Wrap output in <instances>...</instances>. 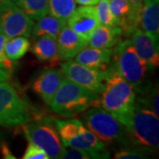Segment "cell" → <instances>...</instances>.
<instances>
[{
	"mask_svg": "<svg viewBox=\"0 0 159 159\" xmlns=\"http://www.w3.org/2000/svg\"><path fill=\"white\" fill-rule=\"evenodd\" d=\"M74 61L89 68L108 71L112 67V49L87 46L74 57Z\"/></svg>",
	"mask_w": 159,
	"mask_h": 159,
	"instance_id": "obj_16",
	"label": "cell"
},
{
	"mask_svg": "<svg viewBox=\"0 0 159 159\" xmlns=\"http://www.w3.org/2000/svg\"><path fill=\"white\" fill-rule=\"evenodd\" d=\"M66 25L83 39L89 41L91 33L100 25L95 6L75 7L66 20Z\"/></svg>",
	"mask_w": 159,
	"mask_h": 159,
	"instance_id": "obj_12",
	"label": "cell"
},
{
	"mask_svg": "<svg viewBox=\"0 0 159 159\" xmlns=\"http://www.w3.org/2000/svg\"><path fill=\"white\" fill-rule=\"evenodd\" d=\"M23 159H49L47 154L37 146L29 142L22 157Z\"/></svg>",
	"mask_w": 159,
	"mask_h": 159,
	"instance_id": "obj_29",
	"label": "cell"
},
{
	"mask_svg": "<svg viewBox=\"0 0 159 159\" xmlns=\"http://www.w3.org/2000/svg\"><path fill=\"white\" fill-rule=\"evenodd\" d=\"M7 39L6 36L0 33V68L11 72L13 68V61L8 58L5 51V43Z\"/></svg>",
	"mask_w": 159,
	"mask_h": 159,
	"instance_id": "obj_28",
	"label": "cell"
},
{
	"mask_svg": "<svg viewBox=\"0 0 159 159\" xmlns=\"http://www.w3.org/2000/svg\"><path fill=\"white\" fill-rule=\"evenodd\" d=\"M33 42L34 43L31 51L39 60L50 62L52 66L60 61L57 53V39L43 36L37 38Z\"/></svg>",
	"mask_w": 159,
	"mask_h": 159,
	"instance_id": "obj_20",
	"label": "cell"
},
{
	"mask_svg": "<svg viewBox=\"0 0 159 159\" xmlns=\"http://www.w3.org/2000/svg\"><path fill=\"white\" fill-rule=\"evenodd\" d=\"M125 125L129 140L145 149H157L159 146L158 116L150 109L135 102L134 108L119 118Z\"/></svg>",
	"mask_w": 159,
	"mask_h": 159,
	"instance_id": "obj_3",
	"label": "cell"
},
{
	"mask_svg": "<svg viewBox=\"0 0 159 159\" xmlns=\"http://www.w3.org/2000/svg\"><path fill=\"white\" fill-rule=\"evenodd\" d=\"M140 27L146 34L158 42L159 0H143Z\"/></svg>",
	"mask_w": 159,
	"mask_h": 159,
	"instance_id": "obj_17",
	"label": "cell"
},
{
	"mask_svg": "<svg viewBox=\"0 0 159 159\" xmlns=\"http://www.w3.org/2000/svg\"><path fill=\"white\" fill-rule=\"evenodd\" d=\"M30 48V42L28 37L16 36L8 38L5 43V51L6 56L11 61H16L28 52Z\"/></svg>",
	"mask_w": 159,
	"mask_h": 159,
	"instance_id": "obj_21",
	"label": "cell"
},
{
	"mask_svg": "<svg viewBox=\"0 0 159 159\" xmlns=\"http://www.w3.org/2000/svg\"><path fill=\"white\" fill-rule=\"evenodd\" d=\"M109 6L123 35L130 37L140 28L142 7L134 6L129 0H109Z\"/></svg>",
	"mask_w": 159,
	"mask_h": 159,
	"instance_id": "obj_11",
	"label": "cell"
},
{
	"mask_svg": "<svg viewBox=\"0 0 159 159\" xmlns=\"http://www.w3.org/2000/svg\"><path fill=\"white\" fill-rule=\"evenodd\" d=\"M21 126L27 140L43 149L49 158L62 157L65 147L55 125L54 118L32 119Z\"/></svg>",
	"mask_w": 159,
	"mask_h": 159,
	"instance_id": "obj_7",
	"label": "cell"
},
{
	"mask_svg": "<svg viewBox=\"0 0 159 159\" xmlns=\"http://www.w3.org/2000/svg\"><path fill=\"white\" fill-rule=\"evenodd\" d=\"M158 86H154L151 89L144 95H142V97H139L135 99V102L142 104L143 106L150 109L153 111L157 116L159 115V107H158Z\"/></svg>",
	"mask_w": 159,
	"mask_h": 159,
	"instance_id": "obj_26",
	"label": "cell"
},
{
	"mask_svg": "<svg viewBox=\"0 0 159 159\" xmlns=\"http://www.w3.org/2000/svg\"><path fill=\"white\" fill-rule=\"evenodd\" d=\"M0 148H1V153L3 155V157L6 159H15L16 157H14V155L11 153V151L10 150V148L8 147V145L5 143V142H2L0 144Z\"/></svg>",
	"mask_w": 159,
	"mask_h": 159,
	"instance_id": "obj_30",
	"label": "cell"
},
{
	"mask_svg": "<svg viewBox=\"0 0 159 159\" xmlns=\"http://www.w3.org/2000/svg\"><path fill=\"white\" fill-rule=\"evenodd\" d=\"M75 7L74 0H49V12L66 22Z\"/></svg>",
	"mask_w": 159,
	"mask_h": 159,
	"instance_id": "obj_24",
	"label": "cell"
},
{
	"mask_svg": "<svg viewBox=\"0 0 159 159\" xmlns=\"http://www.w3.org/2000/svg\"><path fill=\"white\" fill-rule=\"evenodd\" d=\"M123 35L119 27H107L99 25L91 33L88 41V46L107 49L116 45Z\"/></svg>",
	"mask_w": 159,
	"mask_h": 159,
	"instance_id": "obj_18",
	"label": "cell"
},
{
	"mask_svg": "<svg viewBox=\"0 0 159 159\" xmlns=\"http://www.w3.org/2000/svg\"><path fill=\"white\" fill-rule=\"evenodd\" d=\"M0 141H1V139H0Z\"/></svg>",
	"mask_w": 159,
	"mask_h": 159,
	"instance_id": "obj_34",
	"label": "cell"
},
{
	"mask_svg": "<svg viewBox=\"0 0 159 159\" xmlns=\"http://www.w3.org/2000/svg\"><path fill=\"white\" fill-rule=\"evenodd\" d=\"M10 79V72L0 68V82L7 81Z\"/></svg>",
	"mask_w": 159,
	"mask_h": 159,
	"instance_id": "obj_32",
	"label": "cell"
},
{
	"mask_svg": "<svg viewBox=\"0 0 159 159\" xmlns=\"http://www.w3.org/2000/svg\"><path fill=\"white\" fill-rule=\"evenodd\" d=\"M34 20L49 13V0H12Z\"/></svg>",
	"mask_w": 159,
	"mask_h": 159,
	"instance_id": "obj_22",
	"label": "cell"
},
{
	"mask_svg": "<svg viewBox=\"0 0 159 159\" xmlns=\"http://www.w3.org/2000/svg\"><path fill=\"white\" fill-rule=\"evenodd\" d=\"M54 121L64 147L87 150L105 149L104 142L92 133L82 121L77 119H54Z\"/></svg>",
	"mask_w": 159,
	"mask_h": 159,
	"instance_id": "obj_8",
	"label": "cell"
},
{
	"mask_svg": "<svg viewBox=\"0 0 159 159\" xmlns=\"http://www.w3.org/2000/svg\"><path fill=\"white\" fill-rule=\"evenodd\" d=\"M112 50V65L118 74L135 93L144 95L151 89L150 74L154 68L137 55L130 39L120 40Z\"/></svg>",
	"mask_w": 159,
	"mask_h": 159,
	"instance_id": "obj_1",
	"label": "cell"
},
{
	"mask_svg": "<svg viewBox=\"0 0 159 159\" xmlns=\"http://www.w3.org/2000/svg\"><path fill=\"white\" fill-rule=\"evenodd\" d=\"M146 149H123L114 155L115 159H141L147 158L148 154Z\"/></svg>",
	"mask_w": 159,
	"mask_h": 159,
	"instance_id": "obj_27",
	"label": "cell"
},
{
	"mask_svg": "<svg viewBox=\"0 0 159 159\" xmlns=\"http://www.w3.org/2000/svg\"><path fill=\"white\" fill-rule=\"evenodd\" d=\"M34 20L12 0H0V33L7 38L29 37Z\"/></svg>",
	"mask_w": 159,
	"mask_h": 159,
	"instance_id": "obj_9",
	"label": "cell"
},
{
	"mask_svg": "<svg viewBox=\"0 0 159 159\" xmlns=\"http://www.w3.org/2000/svg\"><path fill=\"white\" fill-rule=\"evenodd\" d=\"M84 125L103 142L126 144L128 135L125 125L101 106H91L80 115Z\"/></svg>",
	"mask_w": 159,
	"mask_h": 159,
	"instance_id": "obj_5",
	"label": "cell"
},
{
	"mask_svg": "<svg viewBox=\"0 0 159 159\" xmlns=\"http://www.w3.org/2000/svg\"><path fill=\"white\" fill-rule=\"evenodd\" d=\"M66 23V21H63L49 12L44 16L36 20V22L34 23L30 36L32 37L33 41L43 36L57 39V35Z\"/></svg>",
	"mask_w": 159,
	"mask_h": 159,
	"instance_id": "obj_19",
	"label": "cell"
},
{
	"mask_svg": "<svg viewBox=\"0 0 159 159\" xmlns=\"http://www.w3.org/2000/svg\"><path fill=\"white\" fill-rule=\"evenodd\" d=\"M97 17L101 25L107 27H118V23L109 6V0H99L95 5Z\"/></svg>",
	"mask_w": 159,
	"mask_h": 159,
	"instance_id": "obj_25",
	"label": "cell"
},
{
	"mask_svg": "<svg viewBox=\"0 0 159 159\" xmlns=\"http://www.w3.org/2000/svg\"><path fill=\"white\" fill-rule=\"evenodd\" d=\"M129 1L138 7H142V5H143V0H129Z\"/></svg>",
	"mask_w": 159,
	"mask_h": 159,
	"instance_id": "obj_33",
	"label": "cell"
},
{
	"mask_svg": "<svg viewBox=\"0 0 159 159\" xmlns=\"http://www.w3.org/2000/svg\"><path fill=\"white\" fill-rule=\"evenodd\" d=\"M57 53L60 61L73 59L80 51L88 46V41L80 37L65 24L57 38Z\"/></svg>",
	"mask_w": 159,
	"mask_h": 159,
	"instance_id": "obj_15",
	"label": "cell"
},
{
	"mask_svg": "<svg viewBox=\"0 0 159 159\" xmlns=\"http://www.w3.org/2000/svg\"><path fill=\"white\" fill-rule=\"evenodd\" d=\"M32 107L7 81L0 82V125L16 127L32 120Z\"/></svg>",
	"mask_w": 159,
	"mask_h": 159,
	"instance_id": "obj_6",
	"label": "cell"
},
{
	"mask_svg": "<svg viewBox=\"0 0 159 159\" xmlns=\"http://www.w3.org/2000/svg\"><path fill=\"white\" fill-rule=\"evenodd\" d=\"M131 43L137 55L149 66L156 69L159 66L158 42L150 37L143 30L137 29L130 36Z\"/></svg>",
	"mask_w": 159,
	"mask_h": 159,
	"instance_id": "obj_14",
	"label": "cell"
},
{
	"mask_svg": "<svg viewBox=\"0 0 159 159\" xmlns=\"http://www.w3.org/2000/svg\"><path fill=\"white\" fill-rule=\"evenodd\" d=\"M65 78L61 69H46L36 76L31 84V89L47 105H50Z\"/></svg>",
	"mask_w": 159,
	"mask_h": 159,
	"instance_id": "obj_13",
	"label": "cell"
},
{
	"mask_svg": "<svg viewBox=\"0 0 159 159\" xmlns=\"http://www.w3.org/2000/svg\"><path fill=\"white\" fill-rule=\"evenodd\" d=\"M136 93L132 86L113 67L101 94L100 106L119 119L133 111Z\"/></svg>",
	"mask_w": 159,
	"mask_h": 159,
	"instance_id": "obj_4",
	"label": "cell"
},
{
	"mask_svg": "<svg viewBox=\"0 0 159 159\" xmlns=\"http://www.w3.org/2000/svg\"><path fill=\"white\" fill-rule=\"evenodd\" d=\"M99 96L66 77L49 106L54 113L71 118L91 106H100Z\"/></svg>",
	"mask_w": 159,
	"mask_h": 159,
	"instance_id": "obj_2",
	"label": "cell"
},
{
	"mask_svg": "<svg viewBox=\"0 0 159 159\" xmlns=\"http://www.w3.org/2000/svg\"><path fill=\"white\" fill-rule=\"evenodd\" d=\"M80 6H95L99 0H74Z\"/></svg>",
	"mask_w": 159,
	"mask_h": 159,
	"instance_id": "obj_31",
	"label": "cell"
},
{
	"mask_svg": "<svg viewBox=\"0 0 159 159\" xmlns=\"http://www.w3.org/2000/svg\"><path fill=\"white\" fill-rule=\"evenodd\" d=\"M113 66L108 71H99L80 65L73 59L61 64V70L66 78L98 95H101L104 89L106 80Z\"/></svg>",
	"mask_w": 159,
	"mask_h": 159,
	"instance_id": "obj_10",
	"label": "cell"
},
{
	"mask_svg": "<svg viewBox=\"0 0 159 159\" xmlns=\"http://www.w3.org/2000/svg\"><path fill=\"white\" fill-rule=\"evenodd\" d=\"M110 153L104 150H87L65 147L62 157L64 159H105L110 158Z\"/></svg>",
	"mask_w": 159,
	"mask_h": 159,
	"instance_id": "obj_23",
	"label": "cell"
}]
</instances>
